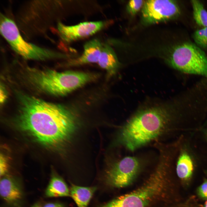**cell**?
<instances>
[{
    "instance_id": "cell-3",
    "label": "cell",
    "mask_w": 207,
    "mask_h": 207,
    "mask_svg": "<svg viewBox=\"0 0 207 207\" xmlns=\"http://www.w3.org/2000/svg\"><path fill=\"white\" fill-rule=\"evenodd\" d=\"M58 2L56 1H32L25 3L16 16V23L26 39L43 33L55 21Z\"/></svg>"
},
{
    "instance_id": "cell-22",
    "label": "cell",
    "mask_w": 207,
    "mask_h": 207,
    "mask_svg": "<svg viewBox=\"0 0 207 207\" xmlns=\"http://www.w3.org/2000/svg\"><path fill=\"white\" fill-rule=\"evenodd\" d=\"M0 101L1 103H3L5 101L6 98V94L3 87L1 86Z\"/></svg>"
},
{
    "instance_id": "cell-10",
    "label": "cell",
    "mask_w": 207,
    "mask_h": 207,
    "mask_svg": "<svg viewBox=\"0 0 207 207\" xmlns=\"http://www.w3.org/2000/svg\"><path fill=\"white\" fill-rule=\"evenodd\" d=\"M0 193L2 200L9 207H23L24 195L21 182L11 176L1 179Z\"/></svg>"
},
{
    "instance_id": "cell-6",
    "label": "cell",
    "mask_w": 207,
    "mask_h": 207,
    "mask_svg": "<svg viewBox=\"0 0 207 207\" xmlns=\"http://www.w3.org/2000/svg\"><path fill=\"white\" fill-rule=\"evenodd\" d=\"M166 60L170 66L180 72L207 78V56L201 48L192 43L183 42L172 46Z\"/></svg>"
},
{
    "instance_id": "cell-13",
    "label": "cell",
    "mask_w": 207,
    "mask_h": 207,
    "mask_svg": "<svg viewBox=\"0 0 207 207\" xmlns=\"http://www.w3.org/2000/svg\"><path fill=\"white\" fill-rule=\"evenodd\" d=\"M96 189L95 187H85L72 184L70 189V196L78 207H87Z\"/></svg>"
},
{
    "instance_id": "cell-8",
    "label": "cell",
    "mask_w": 207,
    "mask_h": 207,
    "mask_svg": "<svg viewBox=\"0 0 207 207\" xmlns=\"http://www.w3.org/2000/svg\"><path fill=\"white\" fill-rule=\"evenodd\" d=\"M141 12L143 24L149 25L177 18L181 11L175 1L150 0L144 2Z\"/></svg>"
},
{
    "instance_id": "cell-1",
    "label": "cell",
    "mask_w": 207,
    "mask_h": 207,
    "mask_svg": "<svg viewBox=\"0 0 207 207\" xmlns=\"http://www.w3.org/2000/svg\"><path fill=\"white\" fill-rule=\"evenodd\" d=\"M16 94L19 103L17 120L23 130L49 146L61 145L71 137L77 122L69 108L21 92Z\"/></svg>"
},
{
    "instance_id": "cell-21",
    "label": "cell",
    "mask_w": 207,
    "mask_h": 207,
    "mask_svg": "<svg viewBox=\"0 0 207 207\" xmlns=\"http://www.w3.org/2000/svg\"><path fill=\"white\" fill-rule=\"evenodd\" d=\"M43 207H65L63 204L58 202H50L45 204Z\"/></svg>"
},
{
    "instance_id": "cell-19",
    "label": "cell",
    "mask_w": 207,
    "mask_h": 207,
    "mask_svg": "<svg viewBox=\"0 0 207 207\" xmlns=\"http://www.w3.org/2000/svg\"><path fill=\"white\" fill-rule=\"evenodd\" d=\"M8 165L7 160L5 156L1 154L0 158V172L1 176H3L7 172Z\"/></svg>"
},
{
    "instance_id": "cell-7",
    "label": "cell",
    "mask_w": 207,
    "mask_h": 207,
    "mask_svg": "<svg viewBox=\"0 0 207 207\" xmlns=\"http://www.w3.org/2000/svg\"><path fill=\"white\" fill-rule=\"evenodd\" d=\"M141 167L140 162L137 157H125L115 162L107 170L104 182L112 188L127 186L133 182Z\"/></svg>"
},
{
    "instance_id": "cell-11",
    "label": "cell",
    "mask_w": 207,
    "mask_h": 207,
    "mask_svg": "<svg viewBox=\"0 0 207 207\" xmlns=\"http://www.w3.org/2000/svg\"><path fill=\"white\" fill-rule=\"evenodd\" d=\"M100 41L94 39L88 41L84 45L83 53L80 57L69 60L66 64L69 67L76 66L88 64L97 63L103 46Z\"/></svg>"
},
{
    "instance_id": "cell-9",
    "label": "cell",
    "mask_w": 207,
    "mask_h": 207,
    "mask_svg": "<svg viewBox=\"0 0 207 207\" xmlns=\"http://www.w3.org/2000/svg\"><path fill=\"white\" fill-rule=\"evenodd\" d=\"M108 24L107 21H97L84 22L76 25L67 26L59 22L57 29L62 40L70 43L94 34L103 29Z\"/></svg>"
},
{
    "instance_id": "cell-24",
    "label": "cell",
    "mask_w": 207,
    "mask_h": 207,
    "mask_svg": "<svg viewBox=\"0 0 207 207\" xmlns=\"http://www.w3.org/2000/svg\"><path fill=\"white\" fill-rule=\"evenodd\" d=\"M204 207H207V199L205 203Z\"/></svg>"
},
{
    "instance_id": "cell-17",
    "label": "cell",
    "mask_w": 207,
    "mask_h": 207,
    "mask_svg": "<svg viewBox=\"0 0 207 207\" xmlns=\"http://www.w3.org/2000/svg\"><path fill=\"white\" fill-rule=\"evenodd\" d=\"M196 45L201 49L207 48V27L196 30L193 36Z\"/></svg>"
},
{
    "instance_id": "cell-23",
    "label": "cell",
    "mask_w": 207,
    "mask_h": 207,
    "mask_svg": "<svg viewBox=\"0 0 207 207\" xmlns=\"http://www.w3.org/2000/svg\"><path fill=\"white\" fill-rule=\"evenodd\" d=\"M31 207H43L39 204L36 203L33 205Z\"/></svg>"
},
{
    "instance_id": "cell-5",
    "label": "cell",
    "mask_w": 207,
    "mask_h": 207,
    "mask_svg": "<svg viewBox=\"0 0 207 207\" xmlns=\"http://www.w3.org/2000/svg\"><path fill=\"white\" fill-rule=\"evenodd\" d=\"M166 175L164 169L156 167L139 188L97 207H147L163 193L166 187Z\"/></svg>"
},
{
    "instance_id": "cell-12",
    "label": "cell",
    "mask_w": 207,
    "mask_h": 207,
    "mask_svg": "<svg viewBox=\"0 0 207 207\" xmlns=\"http://www.w3.org/2000/svg\"><path fill=\"white\" fill-rule=\"evenodd\" d=\"M97 63L100 67L106 70L108 77H111L115 74L120 66V63L114 50L107 43L103 44Z\"/></svg>"
},
{
    "instance_id": "cell-20",
    "label": "cell",
    "mask_w": 207,
    "mask_h": 207,
    "mask_svg": "<svg viewBox=\"0 0 207 207\" xmlns=\"http://www.w3.org/2000/svg\"><path fill=\"white\" fill-rule=\"evenodd\" d=\"M198 193L201 197L207 199V180L204 182L199 187Z\"/></svg>"
},
{
    "instance_id": "cell-15",
    "label": "cell",
    "mask_w": 207,
    "mask_h": 207,
    "mask_svg": "<svg viewBox=\"0 0 207 207\" xmlns=\"http://www.w3.org/2000/svg\"><path fill=\"white\" fill-rule=\"evenodd\" d=\"M193 170V163L190 156L186 153L181 154L177 166L176 170L178 176L181 179H188L192 175Z\"/></svg>"
},
{
    "instance_id": "cell-16",
    "label": "cell",
    "mask_w": 207,
    "mask_h": 207,
    "mask_svg": "<svg viewBox=\"0 0 207 207\" xmlns=\"http://www.w3.org/2000/svg\"><path fill=\"white\" fill-rule=\"evenodd\" d=\"M193 9L194 19L199 26L204 27H207V12L200 1H191Z\"/></svg>"
},
{
    "instance_id": "cell-14",
    "label": "cell",
    "mask_w": 207,
    "mask_h": 207,
    "mask_svg": "<svg viewBox=\"0 0 207 207\" xmlns=\"http://www.w3.org/2000/svg\"><path fill=\"white\" fill-rule=\"evenodd\" d=\"M45 195L48 198L70 196V190L64 180L57 175H53L46 189Z\"/></svg>"
},
{
    "instance_id": "cell-18",
    "label": "cell",
    "mask_w": 207,
    "mask_h": 207,
    "mask_svg": "<svg viewBox=\"0 0 207 207\" xmlns=\"http://www.w3.org/2000/svg\"><path fill=\"white\" fill-rule=\"evenodd\" d=\"M144 3L143 0L130 1L126 6L127 12L131 15H135L143 7Z\"/></svg>"
},
{
    "instance_id": "cell-2",
    "label": "cell",
    "mask_w": 207,
    "mask_h": 207,
    "mask_svg": "<svg viewBox=\"0 0 207 207\" xmlns=\"http://www.w3.org/2000/svg\"><path fill=\"white\" fill-rule=\"evenodd\" d=\"M171 118L169 109L152 107L138 112L122 126L119 140L133 151L160 137L166 131Z\"/></svg>"
},
{
    "instance_id": "cell-4",
    "label": "cell",
    "mask_w": 207,
    "mask_h": 207,
    "mask_svg": "<svg viewBox=\"0 0 207 207\" xmlns=\"http://www.w3.org/2000/svg\"><path fill=\"white\" fill-rule=\"evenodd\" d=\"M0 30L12 49L25 59L42 61L68 57L66 55L26 41L16 22L2 14L0 15Z\"/></svg>"
}]
</instances>
